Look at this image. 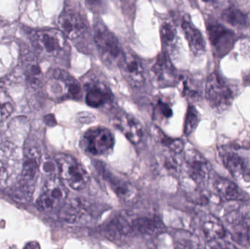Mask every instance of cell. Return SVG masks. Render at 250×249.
<instances>
[{
  "mask_svg": "<svg viewBox=\"0 0 250 249\" xmlns=\"http://www.w3.org/2000/svg\"><path fill=\"white\" fill-rule=\"evenodd\" d=\"M26 249H39L40 246L37 243H29L25 247Z\"/></svg>",
  "mask_w": 250,
  "mask_h": 249,
  "instance_id": "d590c367",
  "label": "cell"
},
{
  "mask_svg": "<svg viewBox=\"0 0 250 249\" xmlns=\"http://www.w3.org/2000/svg\"><path fill=\"white\" fill-rule=\"evenodd\" d=\"M182 26L191 51L195 54L204 53L205 51L206 44L201 32L189 20L186 19L182 22Z\"/></svg>",
  "mask_w": 250,
  "mask_h": 249,
  "instance_id": "ac0fdd59",
  "label": "cell"
},
{
  "mask_svg": "<svg viewBox=\"0 0 250 249\" xmlns=\"http://www.w3.org/2000/svg\"><path fill=\"white\" fill-rule=\"evenodd\" d=\"M151 134L157 141L168 148L173 153H181L185 148V143L183 140L181 139L171 138V137L166 135L160 129L157 128L155 126L151 127Z\"/></svg>",
  "mask_w": 250,
  "mask_h": 249,
  "instance_id": "44dd1931",
  "label": "cell"
},
{
  "mask_svg": "<svg viewBox=\"0 0 250 249\" xmlns=\"http://www.w3.org/2000/svg\"><path fill=\"white\" fill-rule=\"evenodd\" d=\"M112 99V94L105 85L96 83L88 86L86 102L92 108H99L108 104Z\"/></svg>",
  "mask_w": 250,
  "mask_h": 249,
  "instance_id": "e0dca14e",
  "label": "cell"
},
{
  "mask_svg": "<svg viewBox=\"0 0 250 249\" xmlns=\"http://www.w3.org/2000/svg\"><path fill=\"white\" fill-rule=\"evenodd\" d=\"M84 215L83 206L79 203L76 204L65 205L62 208L60 217L67 223H76Z\"/></svg>",
  "mask_w": 250,
  "mask_h": 249,
  "instance_id": "7402d4cb",
  "label": "cell"
},
{
  "mask_svg": "<svg viewBox=\"0 0 250 249\" xmlns=\"http://www.w3.org/2000/svg\"><path fill=\"white\" fill-rule=\"evenodd\" d=\"M22 65L28 83L32 86H38L41 83L42 73L35 56L30 52L24 53L22 57Z\"/></svg>",
  "mask_w": 250,
  "mask_h": 249,
  "instance_id": "d6986e66",
  "label": "cell"
},
{
  "mask_svg": "<svg viewBox=\"0 0 250 249\" xmlns=\"http://www.w3.org/2000/svg\"><path fill=\"white\" fill-rule=\"evenodd\" d=\"M56 159L61 180L65 185L76 191L87 187L90 177L79 160L67 154L57 155Z\"/></svg>",
  "mask_w": 250,
  "mask_h": 249,
  "instance_id": "6da1fadb",
  "label": "cell"
},
{
  "mask_svg": "<svg viewBox=\"0 0 250 249\" xmlns=\"http://www.w3.org/2000/svg\"><path fill=\"white\" fill-rule=\"evenodd\" d=\"M13 105L10 101H0V122H2L13 112Z\"/></svg>",
  "mask_w": 250,
  "mask_h": 249,
  "instance_id": "4dcf8cb0",
  "label": "cell"
},
{
  "mask_svg": "<svg viewBox=\"0 0 250 249\" xmlns=\"http://www.w3.org/2000/svg\"><path fill=\"white\" fill-rule=\"evenodd\" d=\"M58 25L62 33L69 39H76L83 33L85 23L79 13L66 9L59 16Z\"/></svg>",
  "mask_w": 250,
  "mask_h": 249,
  "instance_id": "7c38bea8",
  "label": "cell"
},
{
  "mask_svg": "<svg viewBox=\"0 0 250 249\" xmlns=\"http://www.w3.org/2000/svg\"><path fill=\"white\" fill-rule=\"evenodd\" d=\"M114 124L132 144L141 143L144 137V129L135 117L129 114H120L114 118Z\"/></svg>",
  "mask_w": 250,
  "mask_h": 249,
  "instance_id": "4fadbf2b",
  "label": "cell"
},
{
  "mask_svg": "<svg viewBox=\"0 0 250 249\" xmlns=\"http://www.w3.org/2000/svg\"><path fill=\"white\" fill-rule=\"evenodd\" d=\"M38 169V162L35 154L29 156L23 164L21 182L33 187L34 180L36 177Z\"/></svg>",
  "mask_w": 250,
  "mask_h": 249,
  "instance_id": "603a6c76",
  "label": "cell"
},
{
  "mask_svg": "<svg viewBox=\"0 0 250 249\" xmlns=\"http://www.w3.org/2000/svg\"><path fill=\"white\" fill-rule=\"evenodd\" d=\"M222 17L226 23L236 27H244L248 23V17L246 15L240 10L236 8L227 9L225 10Z\"/></svg>",
  "mask_w": 250,
  "mask_h": 249,
  "instance_id": "d4e9b609",
  "label": "cell"
},
{
  "mask_svg": "<svg viewBox=\"0 0 250 249\" xmlns=\"http://www.w3.org/2000/svg\"><path fill=\"white\" fill-rule=\"evenodd\" d=\"M133 232H138L143 235H160L166 230L164 225L157 216H143V217L132 218Z\"/></svg>",
  "mask_w": 250,
  "mask_h": 249,
  "instance_id": "2e32d148",
  "label": "cell"
},
{
  "mask_svg": "<svg viewBox=\"0 0 250 249\" xmlns=\"http://www.w3.org/2000/svg\"><path fill=\"white\" fill-rule=\"evenodd\" d=\"M160 35L162 42L167 48V51H173L176 45V33L173 26L169 23H163L161 26Z\"/></svg>",
  "mask_w": 250,
  "mask_h": 249,
  "instance_id": "4316f807",
  "label": "cell"
},
{
  "mask_svg": "<svg viewBox=\"0 0 250 249\" xmlns=\"http://www.w3.org/2000/svg\"><path fill=\"white\" fill-rule=\"evenodd\" d=\"M94 39L101 58L109 65L119 64L123 56L117 37L105 25L98 23L94 29Z\"/></svg>",
  "mask_w": 250,
  "mask_h": 249,
  "instance_id": "7a4b0ae2",
  "label": "cell"
},
{
  "mask_svg": "<svg viewBox=\"0 0 250 249\" xmlns=\"http://www.w3.org/2000/svg\"><path fill=\"white\" fill-rule=\"evenodd\" d=\"M153 80L160 87L171 86L176 83V74L167 54H161L151 68Z\"/></svg>",
  "mask_w": 250,
  "mask_h": 249,
  "instance_id": "8fae6325",
  "label": "cell"
},
{
  "mask_svg": "<svg viewBox=\"0 0 250 249\" xmlns=\"http://www.w3.org/2000/svg\"><path fill=\"white\" fill-rule=\"evenodd\" d=\"M8 177L9 172L7 165L3 161L0 160V183L7 181Z\"/></svg>",
  "mask_w": 250,
  "mask_h": 249,
  "instance_id": "836d02e7",
  "label": "cell"
},
{
  "mask_svg": "<svg viewBox=\"0 0 250 249\" xmlns=\"http://www.w3.org/2000/svg\"><path fill=\"white\" fill-rule=\"evenodd\" d=\"M233 224L234 226L230 232L233 241L242 247H250V228L241 222H233Z\"/></svg>",
  "mask_w": 250,
  "mask_h": 249,
  "instance_id": "cb8c5ba5",
  "label": "cell"
},
{
  "mask_svg": "<svg viewBox=\"0 0 250 249\" xmlns=\"http://www.w3.org/2000/svg\"><path fill=\"white\" fill-rule=\"evenodd\" d=\"M239 215L240 216L239 222L250 228V207H244L239 212Z\"/></svg>",
  "mask_w": 250,
  "mask_h": 249,
  "instance_id": "1f68e13d",
  "label": "cell"
},
{
  "mask_svg": "<svg viewBox=\"0 0 250 249\" xmlns=\"http://www.w3.org/2000/svg\"><path fill=\"white\" fill-rule=\"evenodd\" d=\"M95 1H95H98V0H89V1Z\"/></svg>",
  "mask_w": 250,
  "mask_h": 249,
  "instance_id": "8d00e7d4",
  "label": "cell"
},
{
  "mask_svg": "<svg viewBox=\"0 0 250 249\" xmlns=\"http://www.w3.org/2000/svg\"><path fill=\"white\" fill-rule=\"evenodd\" d=\"M53 118H54L53 115H47V116L45 117V123L48 124V125H53V124H54L53 122H55V120H52V121H51V119H53Z\"/></svg>",
  "mask_w": 250,
  "mask_h": 249,
  "instance_id": "e575fe53",
  "label": "cell"
},
{
  "mask_svg": "<svg viewBox=\"0 0 250 249\" xmlns=\"http://www.w3.org/2000/svg\"><path fill=\"white\" fill-rule=\"evenodd\" d=\"M160 162L163 165V169L169 173H174L177 171V163L174 158L171 156H163L160 159Z\"/></svg>",
  "mask_w": 250,
  "mask_h": 249,
  "instance_id": "f1b7e54d",
  "label": "cell"
},
{
  "mask_svg": "<svg viewBox=\"0 0 250 249\" xmlns=\"http://www.w3.org/2000/svg\"><path fill=\"white\" fill-rule=\"evenodd\" d=\"M206 98L211 108L219 111H225L230 106L233 95L227 83L216 73H211L207 79Z\"/></svg>",
  "mask_w": 250,
  "mask_h": 249,
  "instance_id": "277c9868",
  "label": "cell"
},
{
  "mask_svg": "<svg viewBox=\"0 0 250 249\" xmlns=\"http://www.w3.org/2000/svg\"><path fill=\"white\" fill-rule=\"evenodd\" d=\"M207 248H219V249H228V248H236L234 246L231 245L230 244H229V243H225V242H220L219 240H217V241H209L207 244Z\"/></svg>",
  "mask_w": 250,
  "mask_h": 249,
  "instance_id": "d6a6232c",
  "label": "cell"
},
{
  "mask_svg": "<svg viewBox=\"0 0 250 249\" xmlns=\"http://www.w3.org/2000/svg\"><path fill=\"white\" fill-rule=\"evenodd\" d=\"M33 41L40 52L48 57L61 55L66 48L65 36L61 31L41 29L34 33Z\"/></svg>",
  "mask_w": 250,
  "mask_h": 249,
  "instance_id": "5b68a950",
  "label": "cell"
},
{
  "mask_svg": "<svg viewBox=\"0 0 250 249\" xmlns=\"http://www.w3.org/2000/svg\"><path fill=\"white\" fill-rule=\"evenodd\" d=\"M176 243L179 248H198L200 241L198 237L187 231L176 232L175 236Z\"/></svg>",
  "mask_w": 250,
  "mask_h": 249,
  "instance_id": "484cf974",
  "label": "cell"
},
{
  "mask_svg": "<svg viewBox=\"0 0 250 249\" xmlns=\"http://www.w3.org/2000/svg\"><path fill=\"white\" fill-rule=\"evenodd\" d=\"M208 39L215 52L220 56L227 54L234 45V34L217 21L207 23Z\"/></svg>",
  "mask_w": 250,
  "mask_h": 249,
  "instance_id": "ba28073f",
  "label": "cell"
},
{
  "mask_svg": "<svg viewBox=\"0 0 250 249\" xmlns=\"http://www.w3.org/2000/svg\"><path fill=\"white\" fill-rule=\"evenodd\" d=\"M214 187L219 195L228 201H246L249 199L246 193L244 192L236 184L226 178H217Z\"/></svg>",
  "mask_w": 250,
  "mask_h": 249,
  "instance_id": "9a60e30c",
  "label": "cell"
},
{
  "mask_svg": "<svg viewBox=\"0 0 250 249\" xmlns=\"http://www.w3.org/2000/svg\"><path fill=\"white\" fill-rule=\"evenodd\" d=\"M82 145L85 152L92 156H107L114 147L112 133L105 127L89 129L82 137Z\"/></svg>",
  "mask_w": 250,
  "mask_h": 249,
  "instance_id": "3957f363",
  "label": "cell"
},
{
  "mask_svg": "<svg viewBox=\"0 0 250 249\" xmlns=\"http://www.w3.org/2000/svg\"><path fill=\"white\" fill-rule=\"evenodd\" d=\"M200 230L208 242L224 238L226 230L220 219L211 214L205 215L200 220Z\"/></svg>",
  "mask_w": 250,
  "mask_h": 249,
  "instance_id": "5bb4252c",
  "label": "cell"
},
{
  "mask_svg": "<svg viewBox=\"0 0 250 249\" xmlns=\"http://www.w3.org/2000/svg\"><path fill=\"white\" fill-rule=\"evenodd\" d=\"M120 70L126 81L135 88H140L145 83V74L141 60L131 53H123L120 62Z\"/></svg>",
  "mask_w": 250,
  "mask_h": 249,
  "instance_id": "9c48e42d",
  "label": "cell"
},
{
  "mask_svg": "<svg viewBox=\"0 0 250 249\" xmlns=\"http://www.w3.org/2000/svg\"><path fill=\"white\" fill-rule=\"evenodd\" d=\"M67 187L62 180L51 178L45 182L43 192L37 200L40 211L50 212L62 206L67 197Z\"/></svg>",
  "mask_w": 250,
  "mask_h": 249,
  "instance_id": "8992f818",
  "label": "cell"
},
{
  "mask_svg": "<svg viewBox=\"0 0 250 249\" xmlns=\"http://www.w3.org/2000/svg\"><path fill=\"white\" fill-rule=\"evenodd\" d=\"M187 172L197 184H204L209 177L210 166L207 159L195 149H190L185 154Z\"/></svg>",
  "mask_w": 250,
  "mask_h": 249,
  "instance_id": "30bf717a",
  "label": "cell"
},
{
  "mask_svg": "<svg viewBox=\"0 0 250 249\" xmlns=\"http://www.w3.org/2000/svg\"><path fill=\"white\" fill-rule=\"evenodd\" d=\"M199 121V113L198 112L195 107L189 105L188 107L185 123V134L187 136L193 133L194 130L196 129Z\"/></svg>",
  "mask_w": 250,
  "mask_h": 249,
  "instance_id": "83f0119b",
  "label": "cell"
},
{
  "mask_svg": "<svg viewBox=\"0 0 250 249\" xmlns=\"http://www.w3.org/2000/svg\"><path fill=\"white\" fill-rule=\"evenodd\" d=\"M104 179L106 180L113 191L120 200L126 204H132L137 201L138 192L133 184L124 176L110 171L106 166L100 164L98 166Z\"/></svg>",
  "mask_w": 250,
  "mask_h": 249,
  "instance_id": "52a82bcc",
  "label": "cell"
},
{
  "mask_svg": "<svg viewBox=\"0 0 250 249\" xmlns=\"http://www.w3.org/2000/svg\"><path fill=\"white\" fill-rule=\"evenodd\" d=\"M172 114L173 111L170 105L163 101H159L155 108V115H160L161 118H168Z\"/></svg>",
  "mask_w": 250,
  "mask_h": 249,
  "instance_id": "f546056e",
  "label": "cell"
},
{
  "mask_svg": "<svg viewBox=\"0 0 250 249\" xmlns=\"http://www.w3.org/2000/svg\"><path fill=\"white\" fill-rule=\"evenodd\" d=\"M223 163L233 176L250 181V171L240 156L234 153H229L223 156Z\"/></svg>",
  "mask_w": 250,
  "mask_h": 249,
  "instance_id": "ffe728a7",
  "label": "cell"
}]
</instances>
